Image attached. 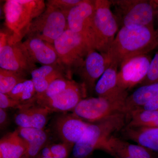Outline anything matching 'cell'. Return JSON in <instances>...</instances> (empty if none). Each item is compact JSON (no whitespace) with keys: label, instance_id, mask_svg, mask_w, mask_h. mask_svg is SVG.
<instances>
[{"label":"cell","instance_id":"29","mask_svg":"<svg viewBox=\"0 0 158 158\" xmlns=\"http://www.w3.org/2000/svg\"><path fill=\"white\" fill-rule=\"evenodd\" d=\"M83 0H49L47 5L53 6L64 12L66 15L71 9L81 3Z\"/></svg>","mask_w":158,"mask_h":158},{"label":"cell","instance_id":"1","mask_svg":"<svg viewBox=\"0 0 158 158\" xmlns=\"http://www.w3.org/2000/svg\"><path fill=\"white\" fill-rule=\"evenodd\" d=\"M158 47V32L154 27L120 28L106 54L108 66L123 63L134 57L147 55Z\"/></svg>","mask_w":158,"mask_h":158},{"label":"cell","instance_id":"30","mask_svg":"<svg viewBox=\"0 0 158 158\" xmlns=\"http://www.w3.org/2000/svg\"><path fill=\"white\" fill-rule=\"evenodd\" d=\"M53 156L55 158H68L72 148L65 143L55 144L49 145Z\"/></svg>","mask_w":158,"mask_h":158},{"label":"cell","instance_id":"32","mask_svg":"<svg viewBox=\"0 0 158 158\" xmlns=\"http://www.w3.org/2000/svg\"><path fill=\"white\" fill-rule=\"evenodd\" d=\"M8 122V114L6 110L0 109V125L1 129L5 127Z\"/></svg>","mask_w":158,"mask_h":158},{"label":"cell","instance_id":"25","mask_svg":"<svg viewBox=\"0 0 158 158\" xmlns=\"http://www.w3.org/2000/svg\"><path fill=\"white\" fill-rule=\"evenodd\" d=\"M36 94L33 81L25 80L16 85L7 94L11 98L25 104L32 100Z\"/></svg>","mask_w":158,"mask_h":158},{"label":"cell","instance_id":"37","mask_svg":"<svg viewBox=\"0 0 158 158\" xmlns=\"http://www.w3.org/2000/svg\"><path fill=\"white\" fill-rule=\"evenodd\" d=\"M36 158H37V157Z\"/></svg>","mask_w":158,"mask_h":158},{"label":"cell","instance_id":"11","mask_svg":"<svg viewBox=\"0 0 158 158\" xmlns=\"http://www.w3.org/2000/svg\"><path fill=\"white\" fill-rule=\"evenodd\" d=\"M87 88L84 84L73 83L62 93L45 99H35L32 102L47 108L51 112L73 111L78 104L86 96Z\"/></svg>","mask_w":158,"mask_h":158},{"label":"cell","instance_id":"7","mask_svg":"<svg viewBox=\"0 0 158 158\" xmlns=\"http://www.w3.org/2000/svg\"><path fill=\"white\" fill-rule=\"evenodd\" d=\"M0 67L25 77L37 68L22 41L10 40L9 34L1 32Z\"/></svg>","mask_w":158,"mask_h":158},{"label":"cell","instance_id":"17","mask_svg":"<svg viewBox=\"0 0 158 158\" xmlns=\"http://www.w3.org/2000/svg\"><path fill=\"white\" fill-rule=\"evenodd\" d=\"M105 152L115 158H155L153 152L139 144H131L112 135Z\"/></svg>","mask_w":158,"mask_h":158},{"label":"cell","instance_id":"8","mask_svg":"<svg viewBox=\"0 0 158 158\" xmlns=\"http://www.w3.org/2000/svg\"><path fill=\"white\" fill-rule=\"evenodd\" d=\"M67 29V15L58 8L47 5L44 11L31 23L26 37L53 44Z\"/></svg>","mask_w":158,"mask_h":158},{"label":"cell","instance_id":"9","mask_svg":"<svg viewBox=\"0 0 158 158\" xmlns=\"http://www.w3.org/2000/svg\"><path fill=\"white\" fill-rule=\"evenodd\" d=\"M124 103L101 97L85 98L78 104L73 114L88 123H94L114 114L123 113Z\"/></svg>","mask_w":158,"mask_h":158},{"label":"cell","instance_id":"13","mask_svg":"<svg viewBox=\"0 0 158 158\" xmlns=\"http://www.w3.org/2000/svg\"><path fill=\"white\" fill-rule=\"evenodd\" d=\"M109 67L104 55L94 49L88 52L83 64L77 71L87 90H91Z\"/></svg>","mask_w":158,"mask_h":158},{"label":"cell","instance_id":"4","mask_svg":"<svg viewBox=\"0 0 158 158\" xmlns=\"http://www.w3.org/2000/svg\"><path fill=\"white\" fill-rule=\"evenodd\" d=\"M53 45L59 63L70 78L81 66L89 51L93 49L85 37L68 29L54 41Z\"/></svg>","mask_w":158,"mask_h":158},{"label":"cell","instance_id":"6","mask_svg":"<svg viewBox=\"0 0 158 158\" xmlns=\"http://www.w3.org/2000/svg\"><path fill=\"white\" fill-rule=\"evenodd\" d=\"M111 2L115 6L116 14H114L120 28L154 27L156 8L153 1L117 0Z\"/></svg>","mask_w":158,"mask_h":158},{"label":"cell","instance_id":"35","mask_svg":"<svg viewBox=\"0 0 158 158\" xmlns=\"http://www.w3.org/2000/svg\"><path fill=\"white\" fill-rule=\"evenodd\" d=\"M37 158H55L54 156L49 157H44L40 156L39 155L37 157Z\"/></svg>","mask_w":158,"mask_h":158},{"label":"cell","instance_id":"5","mask_svg":"<svg viewBox=\"0 0 158 158\" xmlns=\"http://www.w3.org/2000/svg\"><path fill=\"white\" fill-rule=\"evenodd\" d=\"M91 43L92 48L106 55L114 41L118 30L116 16L111 11V1L95 0Z\"/></svg>","mask_w":158,"mask_h":158},{"label":"cell","instance_id":"10","mask_svg":"<svg viewBox=\"0 0 158 158\" xmlns=\"http://www.w3.org/2000/svg\"><path fill=\"white\" fill-rule=\"evenodd\" d=\"M152 59L147 55L129 59L120 66L117 74V83L122 89L127 91L141 84L147 76Z\"/></svg>","mask_w":158,"mask_h":158},{"label":"cell","instance_id":"33","mask_svg":"<svg viewBox=\"0 0 158 158\" xmlns=\"http://www.w3.org/2000/svg\"><path fill=\"white\" fill-rule=\"evenodd\" d=\"M39 156H40L44 157H49L53 156L52 151H51L49 145L45 146L44 148L41 152L40 153Z\"/></svg>","mask_w":158,"mask_h":158},{"label":"cell","instance_id":"24","mask_svg":"<svg viewBox=\"0 0 158 158\" xmlns=\"http://www.w3.org/2000/svg\"><path fill=\"white\" fill-rule=\"evenodd\" d=\"M127 127H158V110L138 108L127 116Z\"/></svg>","mask_w":158,"mask_h":158},{"label":"cell","instance_id":"12","mask_svg":"<svg viewBox=\"0 0 158 158\" xmlns=\"http://www.w3.org/2000/svg\"><path fill=\"white\" fill-rule=\"evenodd\" d=\"M95 11V0H83L81 2L71 9L67 16L68 29L85 37L91 45V32Z\"/></svg>","mask_w":158,"mask_h":158},{"label":"cell","instance_id":"16","mask_svg":"<svg viewBox=\"0 0 158 158\" xmlns=\"http://www.w3.org/2000/svg\"><path fill=\"white\" fill-rule=\"evenodd\" d=\"M118 67L116 64H111L97 82L94 90L98 97L114 101H125L128 94L118 86Z\"/></svg>","mask_w":158,"mask_h":158},{"label":"cell","instance_id":"3","mask_svg":"<svg viewBox=\"0 0 158 158\" xmlns=\"http://www.w3.org/2000/svg\"><path fill=\"white\" fill-rule=\"evenodd\" d=\"M41 0H7L4 6L6 24L11 31L9 39L21 41L26 37L32 23L46 9Z\"/></svg>","mask_w":158,"mask_h":158},{"label":"cell","instance_id":"34","mask_svg":"<svg viewBox=\"0 0 158 158\" xmlns=\"http://www.w3.org/2000/svg\"><path fill=\"white\" fill-rule=\"evenodd\" d=\"M155 6L156 8L155 19H156L157 21L158 25V1H154ZM158 32V28L157 29H156Z\"/></svg>","mask_w":158,"mask_h":158},{"label":"cell","instance_id":"31","mask_svg":"<svg viewBox=\"0 0 158 158\" xmlns=\"http://www.w3.org/2000/svg\"><path fill=\"white\" fill-rule=\"evenodd\" d=\"M23 104L22 103L11 98L7 94L0 93V109L18 108Z\"/></svg>","mask_w":158,"mask_h":158},{"label":"cell","instance_id":"20","mask_svg":"<svg viewBox=\"0 0 158 158\" xmlns=\"http://www.w3.org/2000/svg\"><path fill=\"white\" fill-rule=\"evenodd\" d=\"M121 133L125 138L158 153V127L125 126L121 130Z\"/></svg>","mask_w":158,"mask_h":158},{"label":"cell","instance_id":"18","mask_svg":"<svg viewBox=\"0 0 158 158\" xmlns=\"http://www.w3.org/2000/svg\"><path fill=\"white\" fill-rule=\"evenodd\" d=\"M35 63L50 65L59 63V58L53 44L35 37H28L23 42Z\"/></svg>","mask_w":158,"mask_h":158},{"label":"cell","instance_id":"36","mask_svg":"<svg viewBox=\"0 0 158 158\" xmlns=\"http://www.w3.org/2000/svg\"><path fill=\"white\" fill-rule=\"evenodd\" d=\"M155 158H158V155L157 156H156Z\"/></svg>","mask_w":158,"mask_h":158},{"label":"cell","instance_id":"2","mask_svg":"<svg viewBox=\"0 0 158 158\" xmlns=\"http://www.w3.org/2000/svg\"><path fill=\"white\" fill-rule=\"evenodd\" d=\"M126 122V115L118 113L101 121L90 123L81 140L73 148L72 158H88L97 149L105 151L112 134L121 131Z\"/></svg>","mask_w":158,"mask_h":158},{"label":"cell","instance_id":"19","mask_svg":"<svg viewBox=\"0 0 158 158\" xmlns=\"http://www.w3.org/2000/svg\"><path fill=\"white\" fill-rule=\"evenodd\" d=\"M32 81L37 94H41L56 79L69 77L65 69L59 63L50 65H43L34 69L31 73Z\"/></svg>","mask_w":158,"mask_h":158},{"label":"cell","instance_id":"26","mask_svg":"<svg viewBox=\"0 0 158 158\" xmlns=\"http://www.w3.org/2000/svg\"><path fill=\"white\" fill-rule=\"evenodd\" d=\"M25 80L19 74L0 69V93L8 94L16 85Z\"/></svg>","mask_w":158,"mask_h":158},{"label":"cell","instance_id":"23","mask_svg":"<svg viewBox=\"0 0 158 158\" xmlns=\"http://www.w3.org/2000/svg\"><path fill=\"white\" fill-rule=\"evenodd\" d=\"M27 148L17 130L8 133L0 141V158H22Z\"/></svg>","mask_w":158,"mask_h":158},{"label":"cell","instance_id":"14","mask_svg":"<svg viewBox=\"0 0 158 158\" xmlns=\"http://www.w3.org/2000/svg\"><path fill=\"white\" fill-rule=\"evenodd\" d=\"M90 123L73 114H69L62 115L56 118L54 127L62 142L73 148L84 135Z\"/></svg>","mask_w":158,"mask_h":158},{"label":"cell","instance_id":"27","mask_svg":"<svg viewBox=\"0 0 158 158\" xmlns=\"http://www.w3.org/2000/svg\"><path fill=\"white\" fill-rule=\"evenodd\" d=\"M74 81L68 78H61L56 79L49 85L44 93L36 94L34 98L35 99H45L56 96L67 89Z\"/></svg>","mask_w":158,"mask_h":158},{"label":"cell","instance_id":"28","mask_svg":"<svg viewBox=\"0 0 158 158\" xmlns=\"http://www.w3.org/2000/svg\"><path fill=\"white\" fill-rule=\"evenodd\" d=\"M158 83V52L152 59L147 76L140 85L141 86Z\"/></svg>","mask_w":158,"mask_h":158},{"label":"cell","instance_id":"21","mask_svg":"<svg viewBox=\"0 0 158 158\" xmlns=\"http://www.w3.org/2000/svg\"><path fill=\"white\" fill-rule=\"evenodd\" d=\"M18 131L26 141L27 148L22 158H36L45 146L48 135L43 129L18 127Z\"/></svg>","mask_w":158,"mask_h":158},{"label":"cell","instance_id":"15","mask_svg":"<svg viewBox=\"0 0 158 158\" xmlns=\"http://www.w3.org/2000/svg\"><path fill=\"white\" fill-rule=\"evenodd\" d=\"M14 116L18 127L35 128L44 130L52 112L47 108L30 101L21 105Z\"/></svg>","mask_w":158,"mask_h":158},{"label":"cell","instance_id":"22","mask_svg":"<svg viewBox=\"0 0 158 158\" xmlns=\"http://www.w3.org/2000/svg\"><path fill=\"white\" fill-rule=\"evenodd\" d=\"M158 95V83L142 85L128 95L125 100L123 113L128 115L133 110L142 108Z\"/></svg>","mask_w":158,"mask_h":158}]
</instances>
